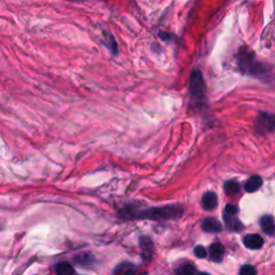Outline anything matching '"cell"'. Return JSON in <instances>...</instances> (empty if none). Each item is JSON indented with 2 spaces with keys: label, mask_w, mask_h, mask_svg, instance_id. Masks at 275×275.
<instances>
[{
  "label": "cell",
  "mask_w": 275,
  "mask_h": 275,
  "mask_svg": "<svg viewBox=\"0 0 275 275\" xmlns=\"http://www.w3.org/2000/svg\"><path fill=\"white\" fill-rule=\"evenodd\" d=\"M183 214V208L179 205H166L163 207H151L145 211H138L135 207H124L119 216L124 220H153L164 221L173 220Z\"/></svg>",
  "instance_id": "cell-1"
},
{
  "label": "cell",
  "mask_w": 275,
  "mask_h": 275,
  "mask_svg": "<svg viewBox=\"0 0 275 275\" xmlns=\"http://www.w3.org/2000/svg\"><path fill=\"white\" fill-rule=\"evenodd\" d=\"M239 67L245 73L257 74L262 73L261 65L255 59V54L250 51L248 47H244L239 53Z\"/></svg>",
  "instance_id": "cell-2"
},
{
  "label": "cell",
  "mask_w": 275,
  "mask_h": 275,
  "mask_svg": "<svg viewBox=\"0 0 275 275\" xmlns=\"http://www.w3.org/2000/svg\"><path fill=\"white\" fill-rule=\"evenodd\" d=\"M189 90H191V95L194 99L202 100V98L204 97L206 87L202 73L199 70H195L192 73L191 83H189Z\"/></svg>",
  "instance_id": "cell-3"
},
{
  "label": "cell",
  "mask_w": 275,
  "mask_h": 275,
  "mask_svg": "<svg viewBox=\"0 0 275 275\" xmlns=\"http://www.w3.org/2000/svg\"><path fill=\"white\" fill-rule=\"evenodd\" d=\"M238 207L233 204H227L224 210V220L231 231H240L243 229V225L238 217Z\"/></svg>",
  "instance_id": "cell-4"
},
{
  "label": "cell",
  "mask_w": 275,
  "mask_h": 275,
  "mask_svg": "<svg viewBox=\"0 0 275 275\" xmlns=\"http://www.w3.org/2000/svg\"><path fill=\"white\" fill-rule=\"evenodd\" d=\"M256 129L263 135L273 132L275 130V115L261 112L256 124Z\"/></svg>",
  "instance_id": "cell-5"
},
{
  "label": "cell",
  "mask_w": 275,
  "mask_h": 275,
  "mask_svg": "<svg viewBox=\"0 0 275 275\" xmlns=\"http://www.w3.org/2000/svg\"><path fill=\"white\" fill-rule=\"evenodd\" d=\"M140 248H141V253L143 258L145 260H149L153 257V253H154V244L153 241H151L147 236H141L140 238Z\"/></svg>",
  "instance_id": "cell-6"
},
{
  "label": "cell",
  "mask_w": 275,
  "mask_h": 275,
  "mask_svg": "<svg viewBox=\"0 0 275 275\" xmlns=\"http://www.w3.org/2000/svg\"><path fill=\"white\" fill-rule=\"evenodd\" d=\"M243 243L250 250H259L263 246V239L259 234H248L244 236Z\"/></svg>",
  "instance_id": "cell-7"
},
{
  "label": "cell",
  "mask_w": 275,
  "mask_h": 275,
  "mask_svg": "<svg viewBox=\"0 0 275 275\" xmlns=\"http://www.w3.org/2000/svg\"><path fill=\"white\" fill-rule=\"evenodd\" d=\"M222 225L215 218L208 217L205 218V220L202 222V230L205 232H212V233H217L222 231Z\"/></svg>",
  "instance_id": "cell-8"
},
{
  "label": "cell",
  "mask_w": 275,
  "mask_h": 275,
  "mask_svg": "<svg viewBox=\"0 0 275 275\" xmlns=\"http://www.w3.org/2000/svg\"><path fill=\"white\" fill-rule=\"evenodd\" d=\"M218 204L217 196L213 192H207L202 197V207L205 211H212Z\"/></svg>",
  "instance_id": "cell-9"
},
{
  "label": "cell",
  "mask_w": 275,
  "mask_h": 275,
  "mask_svg": "<svg viewBox=\"0 0 275 275\" xmlns=\"http://www.w3.org/2000/svg\"><path fill=\"white\" fill-rule=\"evenodd\" d=\"M225 255V249L221 243H213L210 246V258L214 262H221Z\"/></svg>",
  "instance_id": "cell-10"
},
{
  "label": "cell",
  "mask_w": 275,
  "mask_h": 275,
  "mask_svg": "<svg viewBox=\"0 0 275 275\" xmlns=\"http://www.w3.org/2000/svg\"><path fill=\"white\" fill-rule=\"evenodd\" d=\"M260 227L262 231L268 234V235H271V234H274L275 232V221L274 218L270 215H265L263 216L261 220H260Z\"/></svg>",
  "instance_id": "cell-11"
},
{
  "label": "cell",
  "mask_w": 275,
  "mask_h": 275,
  "mask_svg": "<svg viewBox=\"0 0 275 275\" xmlns=\"http://www.w3.org/2000/svg\"><path fill=\"white\" fill-rule=\"evenodd\" d=\"M261 186H262V178L259 175H254L248 179V182L244 185V188L248 193H254L257 192Z\"/></svg>",
  "instance_id": "cell-12"
},
{
  "label": "cell",
  "mask_w": 275,
  "mask_h": 275,
  "mask_svg": "<svg viewBox=\"0 0 275 275\" xmlns=\"http://www.w3.org/2000/svg\"><path fill=\"white\" fill-rule=\"evenodd\" d=\"M103 42L108 49L111 51V53H113L114 55L118 54L117 43L114 39V37H113L109 32H103Z\"/></svg>",
  "instance_id": "cell-13"
},
{
  "label": "cell",
  "mask_w": 275,
  "mask_h": 275,
  "mask_svg": "<svg viewBox=\"0 0 275 275\" xmlns=\"http://www.w3.org/2000/svg\"><path fill=\"white\" fill-rule=\"evenodd\" d=\"M240 189H241V187H240L239 182L234 181V179L226 182L224 185V191H225L226 195H228L230 197L238 195L240 193Z\"/></svg>",
  "instance_id": "cell-14"
},
{
  "label": "cell",
  "mask_w": 275,
  "mask_h": 275,
  "mask_svg": "<svg viewBox=\"0 0 275 275\" xmlns=\"http://www.w3.org/2000/svg\"><path fill=\"white\" fill-rule=\"evenodd\" d=\"M55 272L59 275H71L75 273V270L69 262L63 261L56 264Z\"/></svg>",
  "instance_id": "cell-15"
},
{
  "label": "cell",
  "mask_w": 275,
  "mask_h": 275,
  "mask_svg": "<svg viewBox=\"0 0 275 275\" xmlns=\"http://www.w3.org/2000/svg\"><path fill=\"white\" fill-rule=\"evenodd\" d=\"M136 272V268L134 264L128 263V262H124L118 264L117 267L113 271V273L115 274H132Z\"/></svg>",
  "instance_id": "cell-16"
},
{
  "label": "cell",
  "mask_w": 275,
  "mask_h": 275,
  "mask_svg": "<svg viewBox=\"0 0 275 275\" xmlns=\"http://www.w3.org/2000/svg\"><path fill=\"white\" fill-rule=\"evenodd\" d=\"M74 261L79 263L80 265H91L95 262V258H94L93 255L84 253V254L75 256Z\"/></svg>",
  "instance_id": "cell-17"
},
{
  "label": "cell",
  "mask_w": 275,
  "mask_h": 275,
  "mask_svg": "<svg viewBox=\"0 0 275 275\" xmlns=\"http://www.w3.org/2000/svg\"><path fill=\"white\" fill-rule=\"evenodd\" d=\"M197 272L198 271H197L196 267L191 262L182 264L181 267L176 270V273L179 275H193V274H196Z\"/></svg>",
  "instance_id": "cell-18"
},
{
  "label": "cell",
  "mask_w": 275,
  "mask_h": 275,
  "mask_svg": "<svg viewBox=\"0 0 275 275\" xmlns=\"http://www.w3.org/2000/svg\"><path fill=\"white\" fill-rule=\"evenodd\" d=\"M241 275H254L257 273L256 269L253 267V265H243V267L240 269L239 272Z\"/></svg>",
  "instance_id": "cell-19"
},
{
  "label": "cell",
  "mask_w": 275,
  "mask_h": 275,
  "mask_svg": "<svg viewBox=\"0 0 275 275\" xmlns=\"http://www.w3.org/2000/svg\"><path fill=\"white\" fill-rule=\"evenodd\" d=\"M194 253H195V255H196V257H198V258H205L206 257V250L203 248V246H201V245H198V246H196V248H195V250H194Z\"/></svg>",
  "instance_id": "cell-20"
},
{
  "label": "cell",
  "mask_w": 275,
  "mask_h": 275,
  "mask_svg": "<svg viewBox=\"0 0 275 275\" xmlns=\"http://www.w3.org/2000/svg\"><path fill=\"white\" fill-rule=\"evenodd\" d=\"M70 2H83V0H70Z\"/></svg>",
  "instance_id": "cell-21"
}]
</instances>
